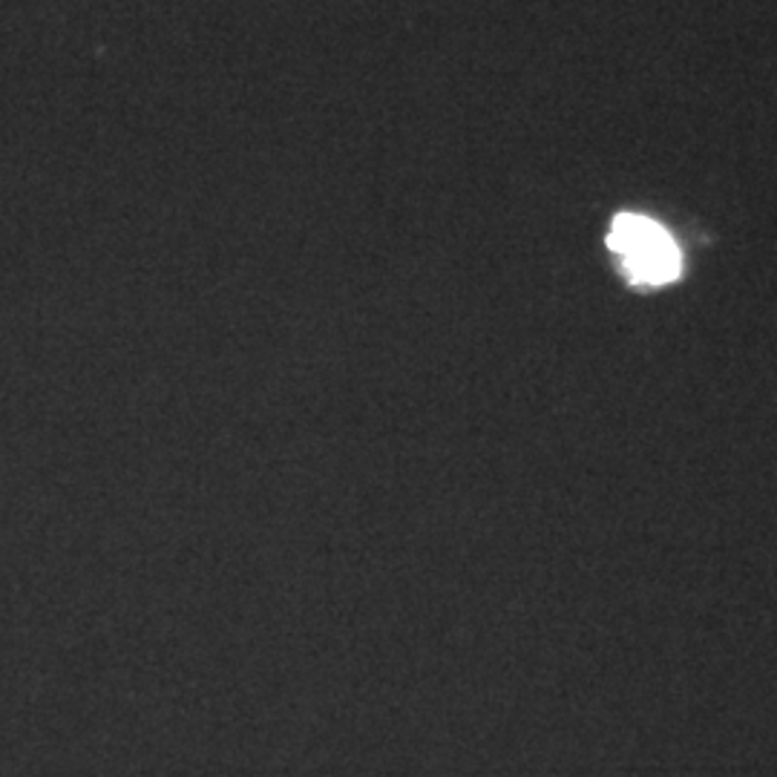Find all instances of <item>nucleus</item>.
<instances>
[{"instance_id":"f257e3e1","label":"nucleus","mask_w":777,"mask_h":777,"mask_svg":"<svg viewBox=\"0 0 777 777\" xmlns=\"http://www.w3.org/2000/svg\"><path fill=\"white\" fill-rule=\"evenodd\" d=\"M608 245L622 260V268L633 283L663 285V283L677 280V274L682 268L680 248L674 245V239L645 216H636V214L617 216V222L610 228Z\"/></svg>"}]
</instances>
